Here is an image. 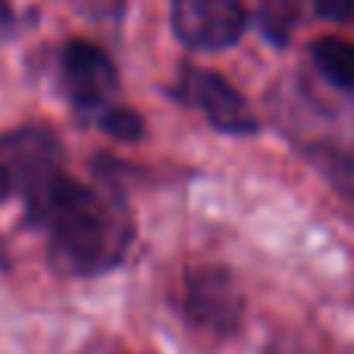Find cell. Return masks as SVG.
<instances>
[{
    "label": "cell",
    "instance_id": "obj_4",
    "mask_svg": "<svg viewBox=\"0 0 354 354\" xmlns=\"http://www.w3.org/2000/svg\"><path fill=\"white\" fill-rule=\"evenodd\" d=\"M173 32L194 50H226L239 44L248 13L239 0H173Z\"/></svg>",
    "mask_w": 354,
    "mask_h": 354
},
{
    "label": "cell",
    "instance_id": "obj_3",
    "mask_svg": "<svg viewBox=\"0 0 354 354\" xmlns=\"http://www.w3.org/2000/svg\"><path fill=\"white\" fill-rule=\"evenodd\" d=\"M182 314L207 333H235L245 314V301H241L232 273L223 267L192 270L182 282Z\"/></svg>",
    "mask_w": 354,
    "mask_h": 354
},
{
    "label": "cell",
    "instance_id": "obj_9",
    "mask_svg": "<svg viewBox=\"0 0 354 354\" xmlns=\"http://www.w3.org/2000/svg\"><path fill=\"white\" fill-rule=\"evenodd\" d=\"M100 129L116 141H138L145 138V120L135 113L132 107H120V104H110V107L100 110Z\"/></svg>",
    "mask_w": 354,
    "mask_h": 354
},
{
    "label": "cell",
    "instance_id": "obj_2",
    "mask_svg": "<svg viewBox=\"0 0 354 354\" xmlns=\"http://www.w3.org/2000/svg\"><path fill=\"white\" fill-rule=\"evenodd\" d=\"M0 176L10 194H22L26 207L38 204L60 179H66L63 145L44 126H19L0 135Z\"/></svg>",
    "mask_w": 354,
    "mask_h": 354
},
{
    "label": "cell",
    "instance_id": "obj_11",
    "mask_svg": "<svg viewBox=\"0 0 354 354\" xmlns=\"http://www.w3.org/2000/svg\"><path fill=\"white\" fill-rule=\"evenodd\" d=\"M16 28V13L10 0H0V41H7Z\"/></svg>",
    "mask_w": 354,
    "mask_h": 354
},
{
    "label": "cell",
    "instance_id": "obj_1",
    "mask_svg": "<svg viewBox=\"0 0 354 354\" xmlns=\"http://www.w3.org/2000/svg\"><path fill=\"white\" fill-rule=\"evenodd\" d=\"M28 216L50 232L60 267L79 276L116 267L132 239V229L126 220H116L107 201L69 176L57 182L38 204H32Z\"/></svg>",
    "mask_w": 354,
    "mask_h": 354
},
{
    "label": "cell",
    "instance_id": "obj_8",
    "mask_svg": "<svg viewBox=\"0 0 354 354\" xmlns=\"http://www.w3.org/2000/svg\"><path fill=\"white\" fill-rule=\"evenodd\" d=\"M301 19V0H257V26L273 44H286Z\"/></svg>",
    "mask_w": 354,
    "mask_h": 354
},
{
    "label": "cell",
    "instance_id": "obj_6",
    "mask_svg": "<svg viewBox=\"0 0 354 354\" xmlns=\"http://www.w3.org/2000/svg\"><path fill=\"white\" fill-rule=\"evenodd\" d=\"M63 82L75 107H110L120 91V73L97 44L91 41H69L63 50Z\"/></svg>",
    "mask_w": 354,
    "mask_h": 354
},
{
    "label": "cell",
    "instance_id": "obj_5",
    "mask_svg": "<svg viewBox=\"0 0 354 354\" xmlns=\"http://www.w3.org/2000/svg\"><path fill=\"white\" fill-rule=\"evenodd\" d=\"M182 97L207 116V122L216 132L254 135L257 129H261L254 110L248 107V100L241 97L220 73L188 66L185 75H182Z\"/></svg>",
    "mask_w": 354,
    "mask_h": 354
},
{
    "label": "cell",
    "instance_id": "obj_7",
    "mask_svg": "<svg viewBox=\"0 0 354 354\" xmlns=\"http://www.w3.org/2000/svg\"><path fill=\"white\" fill-rule=\"evenodd\" d=\"M310 57H314L317 69H320L333 85L348 88V91L354 88V41L335 38V35L317 38L314 44H310Z\"/></svg>",
    "mask_w": 354,
    "mask_h": 354
},
{
    "label": "cell",
    "instance_id": "obj_12",
    "mask_svg": "<svg viewBox=\"0 0 354 354\" xmlns=\"http://www.w3.org/2000/svg\"><path fill=\"white\" fill-rule=\"evenodd\" d=\"M3 198H10V188H7V182H3V176H0V201Z\"/></svg>",
    "mask_w": 354,
    "mask_h": 354
},
{
    "label": "cell",
    "instance_id": "obj_10",
    "mask_svg": "<svg viewBox=\"0 0 354 354\" xmlns=\"http://www.w3.org/2000/svg\"><path fill=\"white\" fill-rule=\"evenodd\" d=\"M314 13L326 22H351L354 0H314Z\"/></svg>",
    "mask_w": 354,
    "mask_h": 354
}]
</instances>
